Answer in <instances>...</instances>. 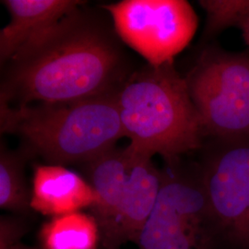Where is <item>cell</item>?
Returning <instances> with one entry per match:
<instances>
[{"mask_svg": "<svg viewBox=\"0 0 249 249\" xmlns=\"http://www.w3.org/2000/svg\"><path fill=\"white\" fill-rule=\"evenodd\" d=\"M118 39L92 14L73 11L9 63L0 102L21 107L116 93L131 75Z\"/></svg>", "mask_w": 249, "mask_h": 249, "instance_id": "1", "label": "cell"}, {"mask_svg": "<svg viewBox=\"0 0 249 249\" xmlns=\"http://www.w3.org/2000/svg\"><path fill=\"white\" fill-rule=\"evenodd\" d=\"M116 103L134 151L160 155L170 164L202 147L200 116L174 63L132 73L116 92Z\"/></svg>", "mask_w": 249, "mask_h": 249, "instance_id": "2", "label": "cell"}, {"mask_svg": "<svg viewBox=\"0 0 249 249\" xmlns=\"http://www.w3.org/2000/svg\"><path fill=\"white\" fill-rule=\"evenodd\" d=\"M1 133L17 135L47 164L88 163L125 138L116 93L62 104L0 102ZM25 151V152H26Z\"/></svg>", "mask_w": 249, "mask_h": 249, "instance_id": "3", "label": "cell"}, {"mask_svg": "<svg viewBox=\"0 0 249 249\" xmlns=\"http://www.w3.org/2000/svg\"><path fill=\"white\" fill-rule=\"evenodd\" d=\"M157 201L137 240L139 249H214L221 234L198 166L180 160L161 170Z\"/></svg>", "mask_w": 249, "mask_h": 249, "instance_id": "4", "label": "cell"}, {"mask_svg": "<svg viewBox=\"0 0 249 249\" xmlns=\"http://www.w3.org/2000/svg\"><path fill=\"white\" fill-rule=\"evenodd\" d=\"M206 137L249 136V53L207 48L187 78Z\"/></svg>", "mask_w": 249, "mask_h": 249, "instance_id": "5", "label": "cell"}, {"mask_svg": "<svg viewBox=\"0 0 249 249\" xmlns=\"http://www.w3.org/2000/svg\"><path fill=\"white\" fill-rule=\"evenodd\" d=\"M116 36L151 67L173 64L198 26L186 0H122L105 5Z\"/></svg>", "mask_w": 249, "mask_h": 249, "instance_id": "6", "label": "cell"}, {"mask_svg": "<svg viewBox=\"0 0 249 249\" xmlns=\"http://www.w3.org/2000/svg\"><path fill=\"white\" fill-rule=\"evenodd\" d=\"M198 165L221 239L249 249V136L214 139Z\"/></svg>", "mask_w": 249, "mask_h": 249, "instance_id": "7", "label": "cell"}, {"mask_svg": "<svg viewBox=\"0 0 249 249\" xmlns=\"http://www.w3.org/2000/svg\"><path fill=\"white\" fill-rule=\"evenodd\" d=\"M129 150L133 153L132 169L116 217L101 233L104 249H120L127 242L137 243L160 192L161 170L150 155Z\"/></svg>", "mask_w": 249, "mask_h": 249, "instance_id": "8", "label": "cell"}, {"mask_svg": "<svg viewBox=\"0 0 249 249\" xmlns=\"http://www.w3.org/2000/svg\"><path fill=\"white\" fill-rule=\"evenodd\" d=\"M9 23L0 32V62L9 64L63 18L84 6L80 0H4Z\"/></svg>", "mask_w": 249, "mask_h": 249, "instance_id": "9", "label": "cell"}, {"mask_svg": "<svg viewBox=\"0 0 249 249\" xmlns=\"http://www.w3.org/2000/svg\"><path fill=\"white\" fill-rule=\"evenodd\" d=\"M96 203V196L88 181L62 165L39 164L34 171L31 209L58 217L79 213Z\"/></svg>", "mask_w": 249, "mask_h": 249, "instance_id": "10", "label": "cell"}, {"mask_svg": "<svg viewBox=\"0 0 249 249\" xmlns=\"http://www.w3.org/2000/svg\"><path fill=\"white\" fill-rule=\"evenodd\" d=\"M85 165L88 182L96 196V203L91 210L101 235L116 217L132 169L133 153L128 147H115Z\"/></svg>", "mask_w": 249, "mask_h": 249, "instance_id": "11", "label": "cell"}, {"mask_svg": "<svg viewBox=\"0 0 249 249\" xmlns=\"http://www.w3.org/2000/svg\"><path fill=\"white\" fill-rule=\"evenodd\" d=\"M43 249H97L101 244L98 223L81 212L53 217L40 231Z\"/></svg>", "mask_w": 249, "mask_h": 249, "instance_id": "12", "label": "cell"}, {"mask_svg": "<svg viewBox=\"0 0 249 249\" xmlns=\"http://www.w3.org/2000/svg\"><path fill=\"white\" fill-rule=\"evenodd\" d=\"M25 157L10 151L3 143L0 149V207L24 213L31 209V190L24 171Z\"/></svg>", "mask_w": 249, "mask_h": 249, "instance_id": "13", "label": "cell"}, {"mask_svg": "<svg viewBox=\"0 0 249 249\" xmlns=\"http://www.w3.org/2000/svg\"><path fill=\"white\" fill-rule=\"evenodd\" d=\"M207 14L205 35L216 36L231 26L239 27L249 17V0H201Z\"/></svg>", "mask_w": 249, "mask_h": 249, "instance_id": "14", "label": "cell"}, {"mask_svg": "<svg viewBox=\"0 0 249 249\" xmlns=\"http://www.w3.org/2000/svg\"><path fill=\"white\" fill-rule=\"evenodd\" d=\"M239 28L242 31V36L244 37L246 43L249 45V17L241 23Z\"/></svg>", "mask_w": 249, "mask_h": 249, "instance_id": "15", "label": "cell"}]
</instances>
